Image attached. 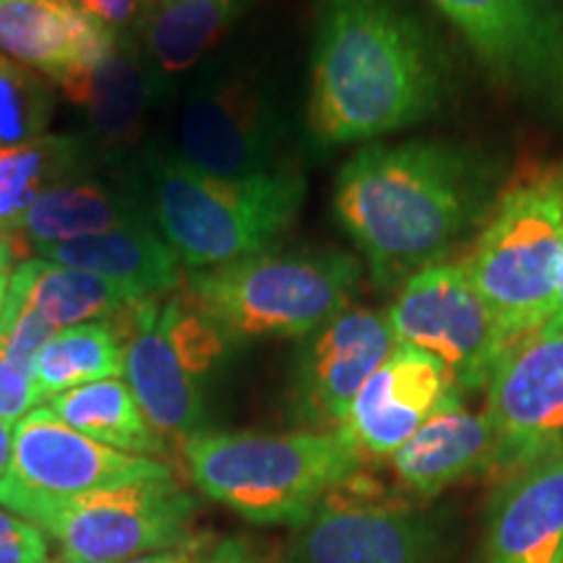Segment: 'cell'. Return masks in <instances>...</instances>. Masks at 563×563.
<instances>
[{
    "label": "cell",
    "instance_id": "1",
    "mask_svg": "<svg viewBox=\"0 0 563 563\" xmlns=\"http://www.w3.org/2000/svg\"><path fill=\"white\" fill-rule=\"evenodd\" d=\"M498 175L488 159L449 141H371L334 180V214L378 290L443 264L488 220Z\"/></svg>",
    "mask_w": 563,
    "mask_h": 563
},
{
    "label": "cell",
    "instance_id": "2",
    "mask_svg": "<svg viewBox=\"0 0 563 563\" xmlns=\"http://www.w3.org/2000/svg\"><path fill=\"white\" fill-rule=\"evenodd\" d=\"M452 97V66L399 0H319L308 131L336 150L433 118Z\"/></svg>",
    "mask_w": 563,
    "mask_h": 563
},
{
    "label": "cell",
    "instance_id": "3",
    "mask_svg": "<svg viewBox=\"0 0 563 563\" xmlns=\"http://www.w3.org/2000/svg\"><path fill=\"white\" fill-rule=\"evenodd\" d=\"M141 186L152 224L191 272L272 251L306 199V178L295 165L262 178L224 180L194 170L175 152L150 154Z\"/></svg>",
    "mask_w": 563,
    "mask_h": 563
},
{
    "label": "cell",
    "instance_id": "4",
    "mask_svg": "<svg viewBox=\"0 0 563 563\" xmlns=\"http://www.w3.org/2000/svg\"><path fill=\"white\" fill-rule=\"evenodd\" d=\"M191 483L253 525L300 527L329 490L361 470L363 454L344 431L207 433L180 446Z\"/></svg>",
    "mask_w": 563,
    "mask_h": 563
},
{
    "label": "cell",
    "instance_id": "5",
    "mask_svg": "<svg viewBox=\"0 0 563 563\" xmlns=\"http://www.w3.org/2000/svg\"><path fill=\"white\" fill-rule=\"evenodd\" d=\"M363 277L344 251H264L214 269L188 272L186 290L232 344L302 340L350 308Z\"/></svg>",
    "mask_w": 563,
    "mask_h": 563
},
{
    "label": "cell",
    "instance_id": "6",
    "mask_svg": "<svg viewBox=\"0 0 563 563\" xmlns=\"http://www.w3.org/2000/svg\"><path fill=\"white\" fill-rule=\"evenodd\" d=\"M563 253V178L545 175L498 199L462 269L509 347L553 319Z\"/></svg>",
    "mask_w": 563,
    "mask_h": 563
},
{
    "label": "cell",
    "instance_id": "7",
    "mask_svg": "<svg viewBox=\"0 0 563 563\" xmlns=\"http://www.w3.org/2000/svg\"><path fill=\"white\" fill-rule=\"evenodd\" d=\"M0 506L51 534L66 563H125L180 545L199 509L173 473L81 496H45L0 481Z\"/></svg>",
    "mask_w": 563,
    "mask_h": 563
},
{
    "label": "cell",
    "instance_id": "8",
    "mask_svg": "<svg viewBox=\"0 0 563 563\" xmlns=\"http://www.w3.org/2000/svg\"><path fill=\"white\" fill-rule=\"evenodd\" d=\"M439 514L391 504L361 473L334 485L287 540L285 563H443Z\"/></svg>",
    "mask_w": 563,
    "mask_h": 563
},
{
    "label": "cell",
    "instance_id": "9",
    "mask_svg": "<svg viewBox=\"0 0 563 563\" xmlns=\"http://www.w3.org/2000/svg\"><path fill=\"white\" fill-rule=\"evenodd\" d=\"M178 157L211 178L251 180L292 167L285 118L256 76L196 84L178 118Z\"/></svg>",
    "mask_w": 563,
    "mask_h": 563
},
{
    "label": "cell",
    "instance_id": "10",
    "mask_svg": "<svg viewBox=\"0 0 563 563\" xmlns=\"http://www.w3.org/2000/svg\"><path fill=\"white\" fill-rule=\"evenodd\" d=\"M386 321L397 344L441 361L464 394L485 389L509 350L462 264L443 262L412 274L397 287Z\"/></svg>",
    "mask_w": 563,
    "mask_h": 563
},
{
    "label": "cell",
    "instance_id": "11",
    "mask_svg": "<svg viewBox=\"0 0 563 563\" xmlns=\"http://www.w3.org/2000/svg\"><path fill=\"white\" fill-rule=\"evenodd\" d=\"M485 415L506 475L563 454V323L504 352L485 386Z\"/></svg>",
    "mask_w": 563,
    "mask_h": 563
},
{
    "label": "cell",
    "instance_id": "12",
    "mask_svg": "<svg viewBox=\"0 0 563 563\" xmlns=\"http://www.w3.org/2000/svg\"><path fill=\"white\" fill-rule=\"evenodd\" d=\"M397 347L386 313L344 308L302 336L290 378V415L308 431H342L363 384Z\"/></svg>",
    "mask_w": 563,
    "mask_h": 563
},
{
    "label": "cell",
    "instance_id": "13",
    "mask_svg": "<svg viewBox=\"0 0 563 563\" xmlns=\"http://www.w3.org/2000/svg\"><path fill=\"white\" fill-rule=\"evenodd\" d=\"M431 5L506 87L538 91L561 81V0H431Z\"/></svg>",
    "mask_w": 563,
    "mask_h": 563
},
{
    "label": "cell",
    "instance_id": "14",
    "mask_svg": "<svg viewBox=\"0 0 563 563\" xmlns=\"http://www.w3.org/2000/svg\"><path fill=\"white\" fill-rule=\"evenodd\" d=\"M170 473L165 462L118 452L74 431L42 405L13 428L11 462L0 481L45 496H81Z\"/></svg>",
    "mask_w": 563,
    "mask_h": 563
},
{
    "label": "cell",
    "instance_id": "15",
    "mask_svg": "<svg viewBox=\"0 0 563 563\" xmlns=\"http://www.w3.org/2000/svg\"><path fill=\"white\" fill-rule=\"evenodd\" d=\"M454 394L464 391L446 365L428 352L397 344L382 368L363 384L344 431L361 454L391 460Z\"/></svg>",
    "mask_w": 563,
    "mask_h": 563
},
{
    "label": "cell",
    "instance_id": "16",
    "mask_svg": "<svg viewBox=\"0 0 563 563\" xmlns=\"http://www.w3.org/2000/svg\"><path fill=\"white\" fill-rule=\"evenodd\" d=\"M159 302H141L121 316L125 332L123 376L162 441L183 446L186 439L201 431L203 389L209 378L165 334Z\"/></svg>",
    "mask_w": 563,
    "mask_h": 563
},
{
    "label": "cell",
    "instance_id": "17",
    "mask_svg": "<svg viewBox=\"0 0 563 563\" xmlns=\"http://www.w3.org/2000/svg\"><path fill=\"white\" fill-rule=\"evenodd\" d=\"M55 84L81 110L87 139L102 152H121L139 141L154 102L165 95L136 37H118L100 60Z\"/></svg>",
    "mask_w": 563,
    "mask_h": 563
},
{
    "label": "cell",
    "instance_id": "18",
    "mask_svg": "<svg viewBox=\"0 0 563 563\" xmlns=\"http://www.w3.org/2000/svg\"><path fill=\"white\" fill-rule=\"evenodd\" d=\"M485 563H563V454L509 473L493 490Z\"/></svg>",
    "mask_w": 563,
    "mask_h": 563
},
{
    "label": "cell",
    "instance_id": "19",
    "mask_svg": "<svg viewBox=\"0 0 563 563\" xmlns=\"http://www.w3.org/2000/svg\"><path fill=\"white\" fill-rule=\"evenodd\" d=\"M144 222L152 220L141 175H97L89 165L42 191L26 209L19 235L40 251Z\"/></svg>",
    "mask_w": 563,
    "mask_h": 563
},
{
    "label": "cell",
    "instance_id": "20",
    "mask_svg": "<svg viewBox=\"0 0 563 563\" xmlns=\"http://www.w3.org/2000/svg\"><path fill=\"white\" fill-rule=\"evenodd\" d=\"M115 40L70 0H0V53L53 81L89 68Z\"/></svg>",
    "mask_w": 563,
    "mask_h": 563
},
{
    "label": "cell",
    "instance_id": "21",
    "mask_svg": "<svg viewBox=\"0 0 563 563\" xmlns=\"http://www.w3.org/2000/svg\"><path fill=\"white\" fill-rule=\"evenodd\" d=\"M394 473L418 496H439L464 477L496 467V433L488 415L470 410L454 394L391 456Z\"/></svg>",
    "mask_w": 563,
    "mask_h": 563
},
{
    "label": "cell",
    "instance_id": "22",
    "mask_svg": "<svg viewBox=\"0 0 563 563\" xmlns=\"http://www.w3.org/2000/svg\"><path fill=\"white\" fill-rule=\"evenodd\" d=\"M47 262L97 274L139 302H159L178 290L183 264L152 222L40 249Z\"/></svg>",
    "mask_w": 563,
    "mask_h": 563
},
{
    "label": "cell",
    "instance_id": "23",
    "mask_svg": "<svg viewBox=\"0 0 563 563\" xmlns=\"http://www.w3.org/2000/svg\"><path fill=\"white\" fill-rule=\"evenodd\" d=\"M9 298L37 313L53 332L87 321L115 319L133 306H141L112 282L84 269H70L34 256L16 264Z\"/></svg>",
    "mask_w": 563,
    "mask_h": 563
},
{
    "label": "cell",
    "instance_id": "24",
    "mask_svg": "<svg viewBox=\"0 0 563 563\" xmlns=\"http://www.w3.org/2000/svg\"><path fill=\"white\" fill-rule=\"evenodd\" d=\"M245 5L249 0H175L152 13L139 42L165 89L214 51Z\"/></svg>",
    "mask_w": 563,
    "mask_h": 563
},
{
    "label": "cell",
    "instance_id": "25",
    "mask_svg": "<svg viewBox=\"0 0 563 563\" xmlns=\"http://www.w3.org/2000/svg\"><path fill=\"white\" fill-rule=\"evenodd\" d=\"M121 316L60 329L42 344L32 363V386L40 402L84 384L121 376L125 361Z\"/></svg>",
    "mask_w": 563,
    "mask_h": 563
},
{
    "label": "cell",
    "instance_id": "26",
    "mask_svg": "<svg viewBox=\"0 0 563 563\" xmlns=\"http://www.w3.org/2000/svg\"><path fill=\"white\" fill-rule=\"evenodd\" d=\"M47 407L89 439L136 456H165L167 443L141 412L125 378H102L53 397Z\"/></svg>",
    "mask_w": 563,
    "mask_h": 563
},
{
    "label": "cell",
    "instance_id": "27",
    "mask_svg": "<svg viewBox=\"0 0 563 563\" xmlns=\"http://www.w3.org/2000/svg\"><path fill=\"white\" fill-rule=\"evenodd\" d=\"M89 165H95V146L87 136L60 133L24 146H0V238H16L32 201Z\"/></svg>",
    "mask_w": 563,
    "mask_h": 563
},
{
    "label": "cell",
    "instance_id": "28",
    "mask_svg": "<svg viewBox=\"0 0 563 563\" xmlns=\"http://www.w3.org/2000/svg\"><path fill=\"white\" fill-rule=\"evenodd\" d=\"M53 110V89L37 70L0 53V146H24L47 136Z\"/></svg>",
    "mask_w": 563,
    "mask_h": 563
},
{
    "label": "cell",
    "instance_id": "29",
    "mask_svg": "<svg viewBox=\"0 0 563 563\" xmlns=\"http://www.w3.org/2000/svg\"><path fill=\"white\" fill-rule=\"evenodd\" d=\"M0 563H51L47 534L9 509H0Z\"/></svg>",
    "mask_w": 563,
    "mask_h": 563
},
{
    "label": "cell",
    "instance_id": "30",
    "mask_svg": "<svg viewBox=\"0 0 563 563\" xmlns=\"http://www.w3.org/2000/svg\"><path fill=\"white\" fill-rule=\"evenodd\" d=\"M70 3L115 37L139 40L154 13L152 0H70Z\"/></svg>",
    "mask_w": 563,
    "mask_h": 563
},
{
    "label": "cell",
    "instance_id": "31",
    "mask_svg": "<svg viewBox=\"0 0 563 563\" xmlns=\"http://www.w3.org/2000/svg\"><path fill=\"white\" fill-rule=\"evenodd\" d=\"M37 405L40 397L32 386V373L16 363L0 329V418L19 422Z\"/></svg>",
    "mask_w": 563,
    "mask_h": 563
},
{
    "label": "cell",
    "instance_id": "32",
    "mask_svg": "<svg viewBox=\"0 0 563 563\" xmlns=\"http://www.w3.org/2000/svg\"><path fill=\"white\" fill-rule=\"evenodd\" d=\"M214 548H217V540L203 538V534L194 538L191 534V538L183 540L180 545L136 555V559L125 563H214Z\"/></svg>",
    "mask_w": 563,
    "mask_h": 563
},
{
    "label": "cell",
    "instance_id": "33",
    "mask_svg": "<svg viewBox=\"0 0 563 563\" xmlns=\"http://www.w3.org/2000/svg\"><path fill=\"white\" fill-rule=\"evenodd\" d=\"M214 563H266V561H258L243 540H217Z\"/></svg>",
    "mask_w": 563,
    "mask_h": 563
},
{
    "label": "cell",
    "instance_id": "34",
    "mask_svg": "<svg viewBox=\"0 0 563 563\" xmlns=\"http://www.w3.org/2000/svg\"><path fill=\"white\" fill-rule=\"evenodd\" d=\"M13 272H16V251H13L11 241L0 238V311H3L5 298H9Z\"/></svg>",
    "mask_w": 563,
    "mask_h": 563
},
{
    "label": "cell",
    "instance_id": "35",
    "mask_svg": "<svg viewBox=\"0 0 563 563\" xmlns=\"http://www.w3.org/2000/svg\"><path fill=\"white\" fill-rule=\"evenodd\" d=\"M13 422L0 418V477L5 475L11 462V446H13Z\"/></svg>",
    "mask_w": 563,
    "mask_h": 563
},
{
    "label": "cell",
    "instance_id": "36",
    "mask_svg": "<svg viewBox=\"0 0 563 563\" xmlns=\"http://www.w3.org/2000/svg\"><path fill=\"white\" fill-rule=\"evenodd\" d=\"M548 323H563V253H561V264H559V277H555V308H553V319Z\"/></svg>",
    "mask_w": 563,
    "mask_h": 563
},
{
    "label": "cell",
    "instance_id": "37",
    "mask_svg": "<svg viewBox=\"0 0 563 563\" xmlns=\"http://www.w3.org/2000/svg\"><path fill=\"white\" fill-rule=\"evenodd\" d=\"M152 3H154V11H157V9H162V5L175 3V0H152Z\"/></svg>",
    "mask_w": 563,
    "mask_h": 563
},
{
    "label": "cell",
    "instance_id": "38",
    "mask_svg": "<svg viewBox=\"0 0 563 563\" xmlns=\"http://www.w3.org/2000/svg\"><path fill=\"white\" fill-rule=\"evenodd\" d=\"M561 87H563V70H561Z\"/></svg>",
    "mask_w": 563,
    "mask_h": 563
},
{
    "label": "cell",
    "instance_id": "39",
    "mask_svg": "<svg viewBox=\"0 0 563 563\" xmlns=\"http://www.w3.org/2000/svg\"><path fill=\"white\" fill-rule=\"evenodd\" d=\"M51 563H66V561H51Z\"/></svg>",
    "mask_w": 563,
    "mask_h": 563
}]
</instances>
